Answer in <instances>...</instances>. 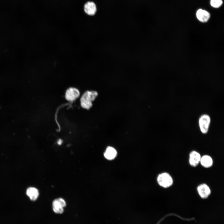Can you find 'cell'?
Instances as JSON below:
<instances>
[{
	"mask_svg": "<svg viewBox=\"0 0 224 224\" xmlns=\"http://www.w3.org/2000/svg\"><path fill=\"white\" fill-rule=\"evenodd\" d=\"M84 10L85 13L89 16L95 15L97 11V7L96 4L93 1L86 2L84 6Z\"/></svg>",
	"mask_w": 224,
	"mask_h": 224,
	"instance_id": "ba28073f",
	"label": "cell"
},
{
	"mask_svg": "<svg viewBox=\"0 0 224 224\" xmlns=\"http://www.w3.org/2000/svg\"><path fill=\"white\" fill-rule=\"evenodd\" d=\"M197 190L200 197L203 199L207 198L211 194V190L206 184L203 183L199 185Z\"/></svg>",
	"mask_w": 224,
	"mask_h": 224,
	"instance_id": "8992f818",
	"label": "cell"
},
{
	"mask_svg": "<svg viewBox=\"0 0 224 224\" xmlns=\"http://www.w3.org/2000/svg\"><path fill=\"white\" fill-rule=\"evenodd\" d=\"M210 121V118L207 114H203L200 117L199 119V125L202 133L206 134L208 132Z\"/></svg>",
	"mask_w": 224,
	"mask_h": 224,
	"instance_id": "277c9868",
	"label": "cell"
},
{
	"mask_svg": "<svg viewBox=\"0 0 224 224\" xmlns=\"http://www.w3.org/2000/svg\"><path fill=\"white\" fill-rule=\"evenodd\" d=\"M210 3L212 7L217 8L221 6L223 2L222 0H211Z\"/></svg>",
	"mask_w": 224,
	"mask_h": 224,
	"instance_id": "4fadbf2b",
	"label": "cell"
},
{
	"mask_svg": "<svg viewBox=\"0 0 224 224\" xmlns=\"http://www.w3.org/2000/svg\"><path fill=\"white\" fill-rule=\"evenodd\" d=\"M157 180L159 185L165 188L170 187L173 183L172 177L169 173L166 172L159 174L157 176Z\"/></svg>",
	"mask_w": 224,
	"mask_h": 224,
	"instance_id": "7a4b0ae2",
	"label": "cell"
},
{
	"mask_svg": "<svg viewBox=\"0 0 224 224\" xmlns=\"http://www.w3.org/2000/svg\"><path fill=\"white\" fill-rule=\"evenodd\" d=\"M80 95L79 90L74 87H70L66 91L65 98L68 101L72 102L79 97Z\"/></svg>",
	"mask_w": 224,
	"mask_h": 224,
	"instance_id": "5b68a950",
	"label": "cell"
},
{
	"mask_svg": "<svg viewBox=\"0 0 224 224\" xmlns=\"http://www.w3.org/2000/svg\"><path fill=\"white\" fill-rule=\"evenodd\" d=\"M196 16L199 21L202 22H206L209 19L210 15L207 11L200 9L197 11Z\"/></svg>",
	"mask_w": 224,
	"mask_h": 224,
	"instance_id": "9c48e42d",
	"label": "cell"
},
{
	"mask_svg": "<svg viewBox=\"0 0 224 224\" xmlns=\"http://www.w3.org/2000/svg\"><path fill=\"white\" fill-rule=\"evenodd\" d=\"M58 144L59 145H60L62 143V141L61 140H59L58 141Z\"/></svg>",
	"mask_w": 224,
	"mask_h": 224,
	"instance_id": "5bb4252c",
	"label": "cell"
},
{
	"mask_svg": "<svg viewBox=\"0 0 224 224\" xmlns=\"http://www.w3.org/2000/svg\"><path fill=\"white\" fill-rule=\"evenodd\" d=\"M200 163L203 167L209 168L212 166L213 161L210 156L205 155L201 157Z\"/></svg>",
	"mask_w": 224,
	"mask_h": 224,
	"instance_id": "30bf717a",
	"label": "cell"
},
{
	"mask_svg": "<svg viewBox=\"0 0 224 224\" xmlns=\"http://www.w3.org/2000/svg\"><path fill=\"white\" fill-rule=\"evenodd\" d=\"M66 203L62 198L55 199L52 202V207L53 212L57 214H62L64 212V208L66 207Z\"/></svg>",
	"mask_w": 224,
	"mask_h": 224,
	"instance_id": "3957f363",
	"label": "cell"
},
{
	"mask_svg": "<svg viewBox=\"0 0 224 224\" xmlns=\"http://www.w3.org/2000/svg\"><path fill=\"white\" fill-rule=\"evenodd\" d=\"M98 93L94 91H87L85 92L80 99L81 105L84 109L89 110L92 106V102L98 96Z\"/></svg>",
	"mask_w": 224,
	"mask_h": 224,
	"instance_id": "6da1fadb",
	"label": "cell"
},
{
	"mask_svg": "<svg viewBox=\"0 0 224 224\" xmlns=\"http://www.w3.org/2000/svg\"><path fill=\"white\" fill-rule=\"evenodd\" d=\"M201 156L199 153L195 151H191L189 154V162L193 167H196L200 163Z\"/></svg>",
	"mask_w": 224,
	"mask_h": 224,
	"instance_id": "52a82bcc",
	"label": "cell"
},
{
	"mask_svg": "<svg viewBox=\"0 0 224 224\" xmlns=\"http://www.w3.org/2000/svg\"><path fill=\"white\" fill-rule=\"evenodd\" d=\"M26 194L31 200L35 201L37 199L39 194L37 189L33 187H30L27 189Z\"/></svg>",
	"mask_w": 224,
	"mask_h": 224,
	"instance_id": "8fae6325",
	"label": "cell"
},
{
	"mask_svg": "<svg viewBox=\"0 0 224 224\" xmlns=\"http://www.w3.org/2000/svg\"><path fill=\"white\" fill-rule=\"evenodd\" d=\"M104 157L108 160H112L115 158L117 155L116 150L113 147H108L104 154Z\"/></svg>",
	"mask_w": 224,
	"mask_h": 224,
	"instance_id": "7c38bea8",
	"label": "cell"
}]
</instances>
